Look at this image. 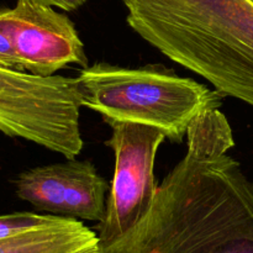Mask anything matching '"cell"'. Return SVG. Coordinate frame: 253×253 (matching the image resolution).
Listing matches in <instances>:
<instances>
[{
    "label": "cell",
    "instance_id": "9c48e42d",
    "mask_svg": "<svg viewBox=\"0 0 253 253\" xmlns=\"http://www.w3.org/2000/svg\"><path fill=\"white\" fill-rule=\"evenodd\" d=\"M211 253H253V225L227 239Z\"/></svg>",
    "mask_w": 253,
    "mask_h": 253
},
{
    "label": "cell",
    "instance_id": "8992f818",
    "mask_svg": "<svg viewBox=\"0 0 253 253\" xmlns=\"http://www.w3.org/2000/svg\"><path fill=\"white\" fill-rule=\"evenodd\" d=\"M21 200L41 211L100 224L110 185L88 161L39 166L20 173L14 182Z\"/></svg>",
    "mask_w": 253,
    "mask_h": 253
},
{
    "label": "cell",
    "instance_id": "30bf717a",
    "mask_svg": "<svg viewBox=\"0 0 253 253\" xmlns=\"http://www.w3.org/2000/svg\"><path fill=\"white\" fill-rule=\"evenodd\" d=\"M0 66L21 71L14 46L1 29H0Z\"/></svg>",
    "mask_w": 253,
    "mask_h": 253
},
{
    "label": "cell",
    "instance_id": "5b68a950",
    "mask_svg": "<svg viewBox=\"0 0 253 253\" xmlns=\"http://www.w3.org/2000/svg\"><path fill=\"white\" fill-rule=\"evenodd\" d=\"M0 29L11 41L21 71L48 77L69 64L88 66L76 25L53 7L17 0L14 7L0 9Z\"/></svg>",
    "mask_w": 253,
    "mask_h": 253
},
{
    "label": "cell",
    "instance_id": "ba28073f",
    "mask_svg": "<svg viewBox=\"0 0 253 253\" xmlns=\"http://www.w3.org/2000/svg\"><path fill=\"white\" fill-rule=\"evenodd\" d=\"M63 217L58 215H39L35 212L0 215V240L51 226L61 221Z\"/></svg>",
    "mask_w": 253,
    "mask_h": 253
},
{
    "label": "cell",
    "instance_id": "52a82bcc",
    "mask_svg": "<svg viewBox=\"0 0 253 253\" xmlns=\"http://www.w3.org/2000/svg\"><path fill=\"white\" fill-rule=\"evenodd\" d=\"M98 249V234L72 217H63L43 229L0 240V253H94Z\"/></svg>",
    "mask_w": 253,
    "mask_h": 253
},
{
    "label": "cell",
    "instance_id": "3957f363",
    "mask_svg": "<svg viewBox=\"0 0 253 253\" xmlns=\"http://www.w3.org/2000/svg\"><path fill=\"white\" fill-rule=\"evenodd\" d=\"M76 78L0 66V132L72 160L83 150Z\"/></svg>",
    "mask_w": 253,
    "mask_h": 253
},
{
    "label": "cell",
    "instance_id": "277c9868",
    "mask_svg": "<svg viewBox=\"0 0 253 253\" xmlns=\"http://www.w3.org/2000/svg\"><path fill=\"white\" fill-rule=\"evenodd\" d=\"M105 141L115 156L114 177L106 199L105 217L98 226L99 245L106 246L130 231L152 205L157 151L166 135L160 128L127 121H110Z\"/></svg>",
    "mask_w": 253,
    "mask_h": 253
},
{
    "label": "cell",
    "instance_id": "7a4b0ae2",
    "mask_svg": "<svg viewBox=\"0 0 253 253\" xmlns=\"http://www.w3.org/2000/svg\"><path fill=\"white\" fill-rule=\"evenodd\" d=\"M74 78L82 108L99 113L105 123L160 128L173 142H182L198 115L222 104L217 90L163 66L128 68L100 62L83 67Z\"/></svg>",
    "mask_w": 253,
    "mask_h": 253
},
{
    "label": "cell",
    "instance_id": "6da1fadb",
    "mask_svg": "<svg viewBox=\"0 0 253 253\" xmlns=\"http://www.w3.org/2000/svg\"><path fill=\"white\" fill-rule=\"evenodd\" d=\"M187 151L158 185L145 216L94 253H211L253 225V183L230 156L234 132L220 109L198 115Z\"/></svg>",
    "mask_w": 253,
    "mask_h": 253
},
{
    "label": "cell",
    "instance_id": "7c38bea8",
    "mask_svg": "<svg viewBox=\"0 0 253 253\" xmlns=\"http://www.w3.org/2000/svg\"><path fill=\"white\" fill-rule=\"evenodd\" d=\"M252 1H253V0H252Z\"/></svg>",
    "mask_w": 253,
    "mask_h": 253
},
{
    "label": "cell",
    "instance_id": "8fae6325",
    "mask_svg": "<svg viewBox=\"0 0 253 253\" xmlns=\"http://www.w3.org/2000/svg\"><path fill=\"white\" fill-rule=\"evenodd\" d=\"M26 1L44 5V6L58 7V9L64 10V11H74V10L83 6L86 0H26Z\"/></svg>",
    "mask_w": 253,
    "mask_h": 253
}]
</instances>
